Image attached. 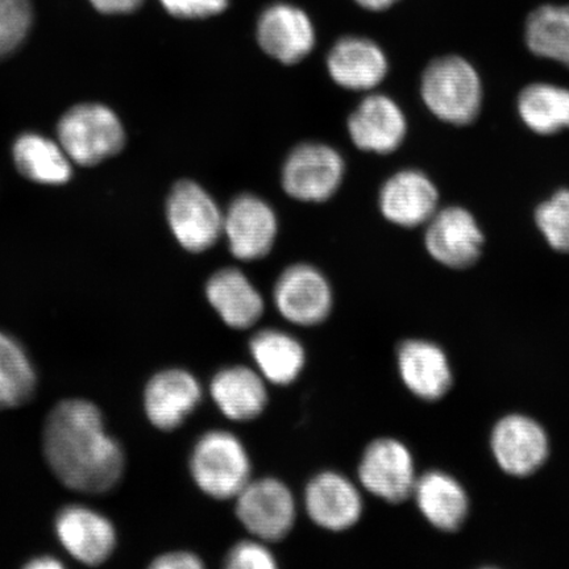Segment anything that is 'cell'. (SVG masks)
<instances>
[{
	"label": "cell",
	"instance_id": "cell-24",
	"mask_svg": "<svg viewBox=\"0 0 569 569\" xmlns=\"http://www.w3.org/2000/svg\"><path fill=\"white\" fill-rule=\"evenodd\" d=\"M256 367L266 381L274 386H289L303 371L306 352L303 346L290 333L266 329L256 332L249 341Z\"/></svg>",
	"mask_w": 569,
	"mask_h": 569
},
{
	"label": "cell",
	"instance_id": "cell-12",
	"mask_svg": "<svg viewBox=\"0 0 569 569\" xmlns=\"http://www.w3.org/2000/svg\"><path fill=\"white\" fill-rule=\"evenodd\" d=\"M426 231V248L440 264L467 268L481 253L482 233L475 218L465 209L448 208L433 213Z\"/></svg>",
	"mask_w": 569,
	"mask_h": 569
},
{
	"label": "cell",
	"instance_id": "cell-19",
	"mask_svg": "<svg viewBox=\"0 0 569 569\" xmlns=\"http://www.w3.org/2000/svg\"><path fill=\"white\" fill-rule=\"evenodd\" d=\"M397 361L405 386L425 401L439 400L452 386L447 356L430 341H403L398 348Z\"/></svg>",
	"mask_w": 569,
	"mask_h": 569
},
{
	"label": "cell",
	"instance_id": "cell-28",
	"mask_svg": "<svg viewBox=\"0 0 569 569\" xmlns=\"http://www.w3.org/2000/svg\"><path fill=\"white\" fill-rule=\"evenodd\" d=\"M36 376L17 340L0 332V409L21 407L31 400Z\"/></svg>",
	"mask_w": 569,
	"mask_h": 569
},
{
	"label": "cell",
	"instance_id": "cell-14",
	"mask_svg": "<svg viewBox=\"0 0 569 569\" xmlns=\"http://www.w3.org/2000/svg\"><path fill=\"white\" fill-rule=\"evenodd\" d=\"M258 41L262 51L284 66H295L316 46L311 20L296 6H270L259 19Z\"/></svg>",
	"mask_w": 569,
	"mask_h": 569
},
{
	"label": "cell",
	"instance_id": "cell-10",
	"mask_svg": "<svg viewBox=\"0 0 569 569\" xmlns=\"http://www.w3.org/2000/svg\"><path fill=\"white\" fill-rule=\"evenodd\" d=\"M223 232L234 258L244 261L262 259L274 244L276 213L262 199L240 196L224 213Z\"/></svg>",
	"mask_w": 569,
	"mask_h": 569
},
{
	"label": "cell",
	"instance_id": "cell-25",
	"mask_svg": "<svg viewBox=\"0 0 569 569\" xmlns=\"http://www.w3.org/2000/svg\"><path fill=\"white\" fill-rule=\"evenodd\" d=\"M13 160L28 180L61 184L69 181L71 167L62 147L40 134L27 133L13 146Z\"/></svg>",
	"mask_w": 569,
	"mask_h": 569
},
{
	"label": "cell",
	"instance_id": "cell-22",
	"mask_svg": "<svg viewBox=\"0 0 569 569\" xmlns=\"http://www.w3.org/2000/svg\"><path fill=\"white\" fill-rule=\"evenodd\" d=\"M213 402L223 415L237 422H248L266 410L268 390L260 372L243 366L220 369L210 386Z\"/></svg>",
	"mask_w": 569,
	"mask_h": 569
},
{
	"label": "cell",
	"instance_id": "cell-26",
	"mask_svg": "<svg viewBox=\"0 0 569 569\" xmlns=\"http://www.w3.org/2000/svg\"><path fill=\"white\" fill-rule=\"evenodd\" d=\"M518 111L526 126L540 134L569 128V90L549 83H533L518 99Z\"/></svg>",
	"mask_w": 569,
	"mask_h": 569
},
{
	"label": "cell",
	"instance_id": "cell-11",
	"mask_svg": "<svg viewBox=\"0 0 569 569\" xmlns=\"http://www.w3.org/2000/svg\"><path fill=\"white\" fill-rule=\"evenodd\" d=\"M305 507L312 522L340 532L360 521L365 502L358 487L346 476L326 471L312 478L305 492Z\"/></svg>",
	"mask_w": 569,
	"mask_h": 569
},
{
	"label": "cell",
	"instance_id": "cell-36",
	"mask_svg": "<svg viewBox=\"0 0 569 569\" xmlns=\"http://www.w3.org/2000/svg\"><path fill=\"white\" fill-rule=\"evenodd\" d=\"M30 569H59L62 565L59 560L51 557L36 558L26 566Z\"/></svg>",
	"mask_w": 569,
	"mask_h": 569
},
{
	"label": "cell",
	"instance_id": "cell-7",
	"mask_svg": "<svg viewBox=\"0 0 569 569\" xmlns=\"http://www.w3.org/2000/svg\"><path fill=\"white\" fill-rule=\"evenodd\" d=\"M343 174L345 162L336 149L306 142L284 162L283 190L298 201L325 202L337 193Z\"/></svg>",
	"mask_w": 569,
	"mask_h": 569
},
{
	"label": "cell",
	"instance_id": "cell-3",
	"mask_svg": "<svg viewBox=\"0 0 569 569\" xmlns=\"http://www.w3.org/2000/svg\"><path fill=\"white\" fill-rule=\"evenodd\" d=\"M481 82L465 59L447 56L430 63L422 80V97L433 116L452 124H467L478 117Z\"/></svg>",
	"mask_w": 569,
	"mask_h": 569
},
{
	"label": "cell",
	"instance_id": "cell-32",
	"mask_svg": "<svg viewBox=\"0 0 569 569\" xmlns=\"http://www.w3.org/2000/svg\"><path fill=\"white\" fill-rule=\"evenodd\" d=\"M163 9L178 19H204L219 16L229 0H160Z\"/></svg>",
	"mask_w": 569,
	"mask_h": 569
},
{
	"label": "cell",
	"instance_id": "cell-35",
	"mask_svg": "<svg viewBox=\"0 0 569 569\" xmlns=\"http://www.w3.org/2000/svg\"><path fill=\"white\" fill-rule=\"evenodd\" d=\"M355 2L369 11H383L390 9L398 0H355Z\"/></svg>",
	"mask_w": 569,
	"mask_h": 569
},
{
	"label": "cell",
	"instance_id": "cell-15",
	"mask_svg": "<svg viewBox=\"0 0 569 569\" xmlns=\"http://www.w3.org/2000/svg\"><path fill=\"white\" fill-rule=\"evenodd\" d=\"M201 401L202 387L196 377L178 368L154 375L144 393L147 417L163 431L180 427Z\"/></svg>",
	"mask_w": 569,
	"mask_h": 569
},
{
	"label": "cell",
	"instance_id": "cell-13",
	"mask_svg": "<svg viewBox=\"0 0 569 569\" xmlns=\"http://www.w3.org/2000/svg\"><path fill=\"white\" fill-rule=\"evenodd\" d=\"M490 445L498 465L513 476L538 471L549 457V439L545 430L523 416L502 418L495 427Z\"/></svg>",
	"mask_w": 569,
	"mask_h": 569
},
{
	"label": "cell",
	"instance_id": "cell-27",
	"mask_svg": "<svg viewBox=\"0 0 569 569\" xmlns=\"http://www.w3.org/2000/svg\"><path fill=\"white\" fill-rule=\"evenodd\" d=\"M530 51L569 68V6L546 4L530 13L526 23Z\"/></svg>",
	"mask_w": 569,
	"mask_h": 569
},
{
	"label": "cell",
	"instance_id": "cell-4",
	"mask_svg": "<svg viewBox=\"0 0 569 569\" xmlns=\"http://www.w3.org/2000/svg\"><path fill=\"white\" fill-rule=\"evenodd\" d=\"M60 146L80 166L92 167L122 151L126 134L119 118L102 104H80L57 128Z\"/></svg>",
	"mask_w": 569,
	"mask_h": 569
},
{
	"label": "cell",
	"instance_id": "cell-9",
	"mask_svg": "<svg viewBox=\"0 0 569 569\" xmlns=\"http://www.w3.org/2000/svg\"><path fill=\"white\" fill-rule=\"evenodd\" d=\"M273 298L277 310L290 323L311 327L329 318L332 291L318 269L308 264L288 268L277 280Z\"/></svg>",
	"mask_w": 569,
	"mask_h": 569
},
{
	"label": "cell",
	"instance_id": "cell-33",
	"mask_svg": "<svg viewBox=\"0 0 569 569\" xmlns=\"http://www.w3.org/2000/svg\"><path fill=\"white\" fill-rule=\"evenodd\" d=\"M203 561L193 552L177 551L161 555L156 558L151 568L154 569H199L203 568Z\"/></svg>",
	"mask_w": 569,
	"mask_h": 569
},
{
	"label": "cell",
	"instance_id": "cell-5",
	"mask_svg": "<svg viewBox=\"0 0 569 569\" xmlns=\"http://www.w3.org/2000/svg\"><path fill=\"white\" fill-rule=\"evenodd\" d=\"M234 500L239 521L262 542H279L293 529L295 497L280 480H251Z\"/></svg>",
	"mask_w": 569,
	"mask_h": 569
},
{
	"label": "cell",
	"instance_id": "cell-2",
	"mask_svg": "<svg viewBox=\"0 0 569 569\" xmlns=\"http://www.w3.org/2000/svg\"><path fill=\"white\" fill-rule=\"evenodd\" d=\"M197 487L216 500H231L251 481V459L233 433L212 430L199 438L190 458Z\"/></svg>",
	"mask_w": 569,
	"mask_h": 569
},
{
	"label": "cell",
	"instance_id": "cell-16",
	"mask_svg": "<svg viewBox=\"0 0 569 569\" xmlns=\"http://www.w3.org/2000/svg\"><path fill=\"white\" fill-rule=\"evenodd\" d=\"M56 530L63 547L83 565H102L116 549V530L109 519L88 508L62 509Z\"/></svg>",
	"mask_w": 569,
	"mask_h": 569
},
{
	"label": "cell",
	"instance_id": "cell-8",
	"mask_svg": "<svg viewBox=\"0 0 569 569\" xmlns=\"http://www.w3.org/2000/svg\"><path fill=\"white\" fill-rule=\"evenodd\" d=\"M359 479L367 492L389 503L408 500L417 482L415 460L400 440H373L362 453Z\"/></svg>",
	"mask_w": 569,
	"mask_h": 569
},
{
	"label": "cell",
	"instance_id": "cell-18",
	"mask_svg": "<svg viewBox=\"0 0 569 569\" xmlns=\"http://www.w3.org/2000/svg\"><path fill=\"white\" fill-rule=\"evenodd\" d=\"M438 191L418 170H403L389 178L381 190L380 206L383 217L402 227H416L437 212Z\"/></svg>",
	"mask_w": 569,
	"mask_h": 569
},
{
	"label": "cell",
	"instance_id": "cell-34",
	"mask_svg": "<svg viewBox=\"0 0 569 569\" xmlns=\"http://www.w3.org/2000/svg\"><path fill=\"white\" fill-rule=\"evenodd\" d=\"M99 12L106 16H122L137 11L144 0H90Z\"/></svg>",
	"mask_w": 569,
	"mask_h": 569
},
{
	"label": "cell",
	"instance_id": "cell-6",
	"mask_svg": "<svg viewBox=\"0 0 569 569\" xmlns=\"http://www.w3.org/2000/svg\"><path fill=\"white\" fill-rule=\"evenodd\" d=\"M168 220L178 243L189 252H204L223 233L222 211L208 191L193 181L176 184L168 199Z\"/></svg>",
	"mask_w": 569,
	"mask_h": 569
},
{
	"label": "cell",
	"instance_id": "cell-30",
	"mask_svg": "<svg viewBox=\"0 0 569 569\" xmlns=\"http://www.w3.org/2000/svg\"><path fill=\"white\" fill-rule=\"evenodd\" d=\"M537 224L549 244L560 252H569V190L558 191L539 206Z\"/></svg>",
	"mask_w": 569,
	"mask_h": 569
},
{
	"label": "cell",
	"instance_id": "cell-23",
	"mask_svg": "<svg viewBox=\"0 0 569 569\" xmlns=\"http://www.w3.org/2000/svg\"><path fill=\"white\" fill-rule=\"evenodd\" d=\"M412 496L427 521L437 529L455 531L466 521L467 495L460 483L447 473H425L417 479Z\"/></svg>",
	"mask_w": 569,
	"mask_h": 569
},
{
	"label": "cell",
	"instance_id": "cell-21",
	"mask_svg": "<svg viewBox=\"0 0 569 569\" xmlns=\"http://www.w3.org/2000/svg\"><path fill=\"white\" fill-rule=\"evenodd\" d=\"M332 80L348 90H371L388 73V60L381 48L362 38L337 42L327 59Z\"/></svg>",
	"mask_w": 569,
	"mask_h": 569
},
{
	"label": "cell",
	"instance_id": "cell-20",
	"mask_svg": "<svg viewBox=\"0 0 569 569\" xmlns=\"http://www.w3.org/2000/svg\"><path fill=\"white\" fill-rule=\"evenodd\" d=\"M206 297L220 319L234 330L249 329L264 312V301L258 289L234 268L213 273L206 284Z\"/></svg>",
	"mask_w": 569,
	"mask_h": 569
},
{
	"label": "cell",
	"instance_id": "cell-29",
	"mask_svg": "<svg viewBox=\"0 0 569 569\" xmlns=\"http://www.w3.org/2000/svg\"><path fill=\"white\" fill-rule=\"evenodd\" d=\"M32 20L31 0H0V59L26 40Z\"/></svg>",
	"mask_w": 569,
	"mask_h": 569
},
{
	"label": "cell",
	"instance_id": "cell-1",
	"mask_svg": "<svg viewBox=\"0 0 569 569\" xmlns=\"http://www.w3.org/2000/svg\"><path fill=\"white\" fill-rule=\"evenodd\" d=\"M42 445L57 478L78 492H109L122 478V448L107 436L101 411L89 401L57 403L47 418Z\"/></svg>",
	"mask_w": 569,
	"mask_h": 569
},
{
	"label": "cell",
	"instance_id": "cell-17",
	"mask_svg": "<svg viewBox=\"0 0 569 569\" xmlns=\"http://www.w3.org/2000/svg\"><path fill=\"white\" fill-rule=\"evenodd\" d=\"M348 131L362 151L386 154L401 146L407 134V120L390 98L375 94L367 97L352 113Z\"/></svg>",
	"mask_w": 569,
	"mask_h": 569
},
{
	"label": "cell",
	"instance_id": "cell-31",
	"mask_svg": "<svg viewBox=\"0 0 569 569\" xmlns=\"http://www.w3.org/2000/svg\"><path fill=\"white\" fill-rule=\"evenodd\" d=\"M224 566L229 569H273L277 561L262 540H244L232 547Z\"/></svg>",
	"mask_w": 569,
	"mask_h": 569
}]
</instances>
